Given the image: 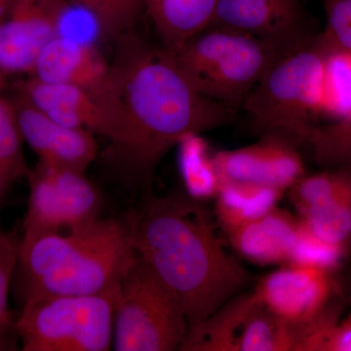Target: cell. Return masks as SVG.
Returning <instances> with one entry per match:
<instances>
[{"label":"cell","instance_id":"30","mask_svg":"<svg viewBox=\"0 0 351 351\" xmlns=\"http://www.w3.org/2000/svg\"><path fill=\"white\" fill-rule=\"evenodd\" d=\"M6 78L7 76L4 75L0 71V93H2V91L6 88Z\"/></svg>","mask_w":351,"mask_h":351},{"label":"cell","instance_id":"13","mask_svg":"<svg viewBox=\"0 0 351 351\" xmlns=\"http://www.w3.org/2000/svg\"><path fill=\"white\" fill-rule=\"evenodd\" d=\"M221 182L263 184L285 191L306 175L299 149L274 137H261L256 144L214 154Z\"/></svg>","mask_w":351,"mask_h":351},{"label":"cell","instance_id":"1","mask_svg":"<svg viewBox=\"0 0 351 351\" xmlns=\"http://www.w3.org/2000/svg\"><path fill=\"white\" fill-rule=\"evenodd\" d=\"M110 73L123 127L105 158L131 184L149 182L161 159L186 135L213 130L234 117L196 91L169 51L135 29L115 40Z\"/></svg>","mask_w":351,"mask_h":351},{"label":"cell","instance_id":"5","mask_svg":"<svg viewBox=\"0 0 351 351\" xmlns=\"http://www.w3.org/2000/svg\"><path fill=\"white\" fill-rule=\"evenodd\" d=\"M286 54L262 39L215 25L171 53L196 91L234 112Z\"/></svg>","mask_w":351,"mask_h":351},{"label":"cell","instance_id":"20","mask_svg":"<svg viewBox=\"0 0 351 351\" xmlns=\"http://www.w3.org/2000/svg\"><path fill=\"white\" fill-rule=\"evenodd\" d=\"M299 328L258 304L245 320L237 351H298Z\"/></svg>","mask_w":351,"mask_h":351},{"label":"cell","instance_id":"2","mask_svg":"<svg viewBox=\"0 0 351 351\" xmlns=\"http://www.w3.org/2000/svg\"><path fill=\"white\" fill-rule=\"evenodd\" d=\"M126 219L134 251L177 297L188 332L250 284V272L226 253L201 201L149 196Z\"/></svg>","mask_w":351,"mask_h":351},{"label":"cell","instance_id":"15","mask_svg":"<svg viewBox=\"0 0 351 351\" xmlns=\"http://www.w3.org/2000/svg\"><path fill=\"white\" fill-rule=\"evenodd\" d=\"M32 77L55 84L84 88L120 105L110 64L90 44L59 36L46 45L34 64Z\"/></svg>","mask_w":351,"mask_h":351},{"label":"cell","instance_id":"16","mask_svg":"<svg viewBox=\"0 0 351 351\" xmlns=\"http://www.w3.org/2000/svg\"><path fill=\"white\" fill-rule=\"evenodd\" d=\"M300 228V219L276 207L228 235L233 249L246 260L276 265L288 263Z\"/></svg>","mask_w":351,"mask_h":351},{"label":"cell","instance_id":"4","mask_svg":"<svg viewBox=\"0 0 351 351\" xmlns=\"http://www.w3.org/2000/svg\"><path fill=\"white\" fill-rule=\"evenodd\" d=\"M326 53L314 38L270 66L241 108L252 130L307 147L322 117Z\"/></svg>","mask_w":351,"mask_h":351},{"label":"cell","instance_id":"11","mask_svg":"<svg viewBox=\"0 0 351 351\" xmlns=\"http://www.w3.org/2000/svg\"><path fill=\"white\" fill-rule=\"evenodd\" d=\"M16 93L63 125L83 129L119 141L123 127L121 106L101 98L84 88L40 82L29 76L16 83Z\"/></svg>","mask_w":351,"mask_h":351},{"label":"cell","instance_id":"18","mask_svg":"<svg viewBox=\"0 0 351 351\" xmlns=\"http://www.w3.org/2000/svg\"><path fill=\"white\" fill-rule=\"evenodd\" d=\"M283 193L252 182H221L215 196L217 221L228 234L272 211Z\"/></svg>","mask_w":351,"mask_h":351},{"label":"cell","instance_id":"27","mask_svg":"<svg viewBox=\"0 0 351 351\" xmlns=\"http://www.w3.org/2000/svg\"><path fill=\"white\" fill-rule=\"evenodd\" d=\"M343 254L345 245L325 241L309 232L301 223L299 235L288 263L330 272L341 262Z\"/></svg>","mask_w":351,"mask_h":351},{"label":"cell","instance_id":"22","mask_svg":"<svg viewBox=\"0 0 351 351\" xmlns=\"http://www.w3.org/2000/svg\"><path fill=\"white\" fill-rule=\"evenodd\" d=\"M289 191L299 213L351 196L350 168H328L304 175Z\"/></svg>","mask_w":351,"mask_h":351},{"label":"cell","instance_id":"17","mask_svg":"<svg viewBox=\"0 0 351 351\" xmlns=\"http://www.w3.org/2000/svg\"><path fill=\"white\" fill-rule=\"evenodd\" d=\"M161 40L173 53L211 25L219 0H140Z\"/></svg>","mask_w":351,"mask_h":351},{"label":"cell","instance_id":"7","mask_svg":"<svg viewBox=\"0 0 351 351\" xmlns=\"http://www.w3.org/2000/svg\"><path fill=\"white\" fill-rule=\"evenodd\" d=\"M188 330L174 293L135 252L120 280L113 350H180Z\"/></svg>","mask_w":351,"mask_h":351},{"label":"cell","instance_id":"14","mask_svg":"<svg viewBox=\"0 0 351 351\" xmlns=\"http://www.w3.org/2000/svg\"><path fill=\"white\" fill-rule=\"evenodd\" d=\"M12 100L23 140L39 162L84 174L97 156L93 134L59 123L18 93Z\"/></svg>","mask_w":351,"mask_h":351},{"label":"cell","instance_id":"25","mask_svg":"<svg viewBox=\"0 0 351 351\" xmlns=\"http://www.w3.org/2000/svg\"><path fill=\"white\" fill-rule=\"evenodd\" d=\"M300 221L319 239L343 244L351 237V196L311 208L300 214Z\"/></svg>","mask_w":351,"mask_h":351},{"label":"cell","instance_id":"9","mask_svg":"<svg viewBox=\"0 0 351 351\" xmlns=\"http://www.w3.org/2000/svg\"><path fill=\"white\" fill-rule=\"evenodd\" d=\"M69 0H11L0 16V71L31 75L44 48L61 36Z\"/></svg>","mask_w":351,"mask_h":351},{"label":"cell","instance_id":"3","mask_svg":"<svg viewBox=\"0 0 351 351\" xmlns=\"http://www.w3.org/2000/svg\"><path fill=\"white\" fill-rule=\"evenodd\" d=\"M135 255L127 219H98L66 234L19 245L25 302L53 295H93L119 285Z\"/></svg>","mask_w":351,"mask_h":351},{"label":"cell","instance_id":"6","mask_svg":"<svg viewBox=\"0 0 351 351\" xmlns=\"http://www.w3.org/2000/svg\"><path fill=\"white\" fill-rule=\"evenodd\" d=\"M119 285L99 294L45 295L25 301L15 324L23 350H110Z\"/></svg>","mask_w":351,"mask_h":351},{"label":"cell","instance_id":"28","mask_svg":"<svg viewBox=\"0 0 351 351\" xmlns=\"http://www.w3.org/2000/svg\"><path fill=\"white\" fill-rule=\"evenodd\" d=\"M326 24L315 41L323 49L351 51V0H320Z\"/></svg>","mask_w":351,"mask_h":351},{"label":"cell","instance_id":"8","mask_svg":"<svg viewBox=\"0 0 351 351\" xmlns=\"http://www.w3.org/2000/svg\"><path fill=\"white\" fill-rule=\"evenodd\" d=\"M27 179L29 197L22 241L100 219V193L84 174L39 162Z\"/></svg>","mask_w":351,"mask_h":351},{"label":"cell","instance_id":"21","mask_svg":"<svg viewBox=\"0 0 351 351\" xmlns=\"http://www.w3.org/2000/svg\"><path fill=\"white\" fill-rule=\"evenodd\" d=\"M200 134H189L180 141V169L186 193L196 200L215 198L218 193L219 180L214 154Z\"/></svg>","mask_w":351,"mask_h":351},{"label":"cell","instance_id":"29","mask_svg":"<svg viewBox=\"0 0 351 351\" xmlns=\"http://www.w3.org/2000/svg\"><path fill=\"white\" fill-rule=\"evenodd\" d=\"M19 260V245L11 237L0 232V343L16 322L9 309L8 295L16 263Z\"/></svg>","mask_w":351,"mask_h":351},{"label":"cell","instance_id":"23","mask_svg":"<svg viewBox=\"0 0 351 351\" xmlns=\"http://www.w3.org/2000/svg\"><path fill=\"white\" fill-rule=\"evenodd\" d=\"M322 117L332 121L351 117V51H327Z\"/></svg>","mask_w":351,"mask_h":351},{"label":"cell","instance_id":"32","mask_svg":"<svg viewBox=\"0 0 351 351\" xmlns=\"http://www.w3.org/2000/svg\"><path fill=\"white\" fill-rule=\"evenodd\" d=\"M6 180L4 179L3 176L0 173V188H1L2 184H5Z\"/></svg>","mask_w":351,"mask_h":351},{"label":"cell","instance_id":"31","mask_svg":"<svg viewBox=\"0 0 351 351\" xmlns=\"http://www.w3.org/2000/svg\"><path fill=\"white\" fill-rule=\"evenodd\" d=\"M11 0H0V16L5 11L7 6L10 3Z\"/></svg>","mask_w":351,"mask_h":351},{"label":"cell","instance_id":"33","mask_svg":"<svg viewBox=\"0 0 351 351\" xmlns=\"http://www.w3.org/2000/svg\"><path fill=\"white\" fill-rule=\"evenodd\" d=\"M350 316H351V313L350 314Z\"/></svg>","mask_w":351,"mask_h":351},{"label":"cell","instance_id":"24","mask_svg":"<svg viewBox=\"0 0 351 351\" xmlns=\"http://www.w3.org/2000/svg\"><path fill=\"white\" fill-rule=\"evenodd\" d=\"M23 142L14 101L0 93V173L6 182L29 175Z\"/></svg>","mask_w":351,"mask_h":351},{"label":"cell","instance_id":"19","mask_svg":"<svg viewBox=\"0 0 351 351\" xmlns=\"http://www.w3.org/2000/svg\"><path fill=\"white\" fill-rule=\"evenodd\" d=\"M258 304L254 292L235 297L201 326L189 332L180 350L237 351L245 320Z\"/></svg>","mask_w":351,"mask_h":351},{"label":"cell","instance_id":"26","mask_svg":"<svg viewBox=\"0 0 351 351\" xmlns=\"http://www.w3.org/2000/svg\"><path fill=\"white\" fill-rule=\"evenodd\" d=\"M86 10L106 38L117 40L126 32L135 29L142 8L140 0H69Z\"/></svg>","mask_w":351,"mask_h":351},{"label":"cell","instance_id":"10","mask_svg":"<svg viewBox=\"0 0 351 351\" xmlns=\"http://www.w3.org/2000/svg\"><path fill=\"white\" fill-rule=\"evenodd\" d=\"M211 25L255 36L285 53L316 36L302 0H219Z\"/></svg>","mask_w":351,"mask_h":351},{"label":"cell","instance_id":"12","mask_svg":"<svg viewBox=\"0 0 351 351\" xmlns=\"http://www.w3.org/2000/svg\"><path fill=\"white\" fill-rule=\"evenodd\" d=\"M329 274L288 263L263 277L254 293L265 308L302 331L326 315L332 293Z\"/></svg>","mask_w":351,"mask_h":351}]
</instances>
